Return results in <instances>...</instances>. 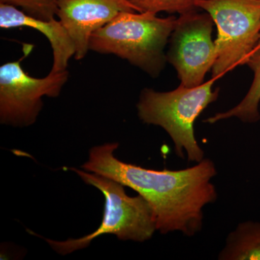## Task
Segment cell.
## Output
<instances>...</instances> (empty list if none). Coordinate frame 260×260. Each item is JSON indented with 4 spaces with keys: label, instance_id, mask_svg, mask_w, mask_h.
I'll list each match as a JSON object with an SVG mask.
<instances>
[{
    "label": "cell",
    "instance_id": "obj_3",
    "mask_svg": "<svg viewBox=\"0 0 260 260\" xmlns=\"http://www.w3.org/2000/svg\"><path fill=\"white\" fill-rule=\"evenodd\" d=\"M82 180L96 188L105 198L102 223L95 232L80 237L57 241L45 239L56 252L67 255L90 245L95 238L112 234L119 240L143 242L157 230L156 220L150 204L141 196L129 197L120 183L100 174L71 168Z\"/></svg>",
    "mask_w": 260,
    "mask_h": 260
},
{
    "label": "cell",
    "instance_id": "obj_13",
    "mask_svg": "<svg viewBox=\"0 0 260 260\" xmlns=\"http://www.w3.org/2000/svg\"><path fill=\"white\" fill-rule=\"evenodd\" d=\"M59 0H0L5 3L20 8L27 14L43 20L55 18Z\"/></svg>",
    "mask_w": 260,
    "mask_h": 260
},
{
    "label": "cell",
    "instance_id": "obj_7",
    "mask_svg": "<svg viewBox=\"0 0 260 260\" xmlns=\"http://www.w3.org/2000/svg\"><path fill=\"white\" fill-rule=\"evenodd\" d=\"M213 24L208 13L197 10L177 18L167 58L177 70L181 85L199 86L213 68L217 57L215 43L212 40Z\"/></svg>",
    "mask_w": 260,
    "mask_h": 260
},
{
    "label": "cell",
    "instance_id": "obj_11",
    "mask_svg": "<svg viewBox=\"0 0 260 260\" xmlns=\"http://www.w3.org/2000/svg\"><path fill=\"white\" fill-rule=\"evenodd\" d=\"M246 64L254 72V77L249 92L242 102L231 110L218 113L208 118L205 122L214 124L222 119L232 117L239 118L244 122H255L260 119V47H257L249 58Z\"/></svg>",
    "mask_w": 260,
    "mask_h": 260
},
{
    "label": "cell",
    "instance_id": "obj_4",
    "mask_svg": "<svg viewBox=\"0 0 260 260\" xmlns=\"http://www.w3.org/2000/svg\"><path fill=\"white\" fill-rule=\"evenodd\" d=\"M215 78L194 88L180 85L169 92L145 88L140 94L138 116L143 122L161 126L175 145V151L189 161L200 162L204 153L195 139L194 124L197 118L210 104L218 99L219 89L213 90Z\"/></svg>",
    "mask_w": 260,
    "mask_h": 260
},
{
    "label": "cell",
    "instance_id": "obj_2",
    "mask_svg": "<svg viewBox=\"0 0 260 260\" xmlns=\"http://www.w3.org/2000/svg\"><path fill=\"white\" fill-rule=\"evenodd\" d=\"M177 18L147 12H122L93 32L89 50L114 54L156 78L165 66L164 48Z\"/></svg>",
    "mask_w": 260,
    "mask_h": 260
},
{
    "label": "cell",
    "instance_id": "obj_1",
    "mask_svg": "<svg viewBox=\"0 0 260 260\" xmlns=\"http://www.w3.org/2000/svg\"><path fill=\"white\" fill-rule=\"evenodd\" d=\"M119 145L110 143L93 147L82 169L113 179L141 195L153 209L157 230L161 234L177 231L190 237L200 232L203 208L217 198L210 182L217 174L213 162L203 159L183 170H153L116 158L114 152Z\"/></svg>",
    "mask_w": 260,
    "mask_h": 260
},
{
    "label": "cell",
    "instance_id": "obj_6",
    "mask_svg": "<svg viewBox=\"0 0 260 260\" xmlns=\"http://www.w3.org/2000/svg\"><path fill=\"white\" fill-rule=\"evenodd\" d=\"M32 46L24 44V54L18 60L0 67V123L25 127L37 121L44 96L56 98L69 78L68 70L51 73L42 78L30 76L21 62L31 52Z\"/></svg>",
    "mask_w": 260,
    "mask_h": 260
},
{
    "label": "cell",
    "instance_id": "obj_12",
    "mask_svg": "<svg viewBox=\"0 0 260 260\" xmlns=\"http://www.w3.org/2000/svg\"><path fill=\"white\" fill-rule=\"evenodd\" d=\"M138 12L157 14L159 12L179 13L180 15L196 11L199 0H129Z\"/></svg>",
    "mask_w": 260,
    "mask_h": 260
},
{
    "label": "cell",
    "instance_id": "obj_14",
    "mask_svg": "<svg viewBox=\"0 0 260 260\" xmlns=\"http://www.w3.org/2000/svg\"><path fill=\"white\" fill-rule=\"evenodd\" d=\"M257 47H260V36H259V44H258ZM256 47V48H257Z\"/></svg>",
    "mask_w": 260,
    "mask_h": 260
},
{
    "label": "cell",
    "instance_id": "obj_10",
    "mask_svg": "<svg viewBox=\"0 0 260 260\" xmlns=\"http://www.w3.org/2000/svg\"><path fill=\"white\" fill-rule=\"evenodd\" d=\"M220 259H260V223L239 224L230 234L226 246L220 252Z\"/></svg>",
    "mask_w": 260,
    "mask_h": 260
},
{
    "label": "cell",
    "instance_id": "obj_8",
    "mask_svg": "<svg viewBox=\"0 0 260 260\" xmlns=\"http://www.w3.org/2000/svg\"><path fill=\"white\" fill-rule=\"evenodd\" d=\"M122 12H138L129 0H59L56 16L69 34L81 60L89 51L94 32Z\"/></svg>",
    "mask_w": 260,
    "mask_h": 260
},
{
    "label": "cell",
    "instance_id": "obj_5",
    "mask_svg": "<svg viewBox=\"0 0 260 260\" xmlns=\"http://www.w3.org/2000/svg\"><path fill=\"white\" fill-rule=\"evenodd\" d=\"M196 5L211 16L218 28L213 78L246 64L259 44L260 0H199Z\"/></svg>",
    "mask_w": 260,
    "mask_h": 260
},
{
    "label": "cell",
    "instance_id": "obj_9",
    "mask_svg": "<svg viewBox=\"0 0 260 260\" xmlns=\"http://www.w3.org/2000/svg\"><path fill=\"white\" fill-rule=\"evenodd\" d=\"M0 27L10 29L28 27L42 32L50 43L53 52V64L50 73L68 70L72 56H75V47L64 25L55 18L43 20L27 14L13 5L0 3Z\"/></svg>",
    "mask_w": 260,
    "mask_h": 260
}]
</instances>
